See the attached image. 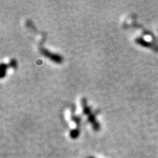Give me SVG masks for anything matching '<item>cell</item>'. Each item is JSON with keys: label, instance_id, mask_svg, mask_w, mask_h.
<instances>
[{"label": "cell", "instance_id": "8992f818", "mask_svg": "<svg viewBox=\"0 0 158 158\" xmlns=\"http://www.w3.org/2000/svg\"><path fill=\"white\" fill-rule=\"evenodd\" d=\"M83 113L86 115H90V113H91V110L89 108L88 106H86V105L83 104Z\"/></svg>", "mask_w": 158, "mask_h": 158}, {"label": "cell", "instance_id": "5b68a950", "mask_svg": "<svg viewBox=\"0 0 158 158\" xmlns=\"http://www.w3.org/2000/svg\"><path fill=\"white\" fill-rule=\"evenodd\" d=\"M6 68H7V65H5V64H4V63L1 64V67H0V69H1V78H3V77L4 76V75H5Z\"/></svg>", "mask_w": 158, "mask_h": 158}, {"label": "cell", "instance_id": "6da1fadb", "mask_svg": "<svg viewBox=\"0 0 158 158\" xmlns=\"http://www.w3.org/2000/svg\"><path fill=\"white\" fill-rule=\"evenodd\" d=\"M42 54L45 56V57H48L49 59H51L54 62H57V63H60V62H62V57H61L60 55H58V54H53V53L49 52L48 51L45 50V49H42Z\"/></svg>", "mask_w": 158, "mask_h": 158}, {"label": "cell", "instance_id": "7a4b0ae2", "mask_svg": "<svg viewBox=\"0 0 158 158\" xmlns=\"http://www.w3.org/2000/svg\"><path fill=\"white\" fill-rule=\"evenodd\" d=\"M136 42L140 45H141L142 46H144V47H148V48H151V43L148 42L147 41L145 40L144 39H143L142 37H138V38L136 39Z\"/></svg>", "mask_w": 158, "mask_h": 158}, {"label": "cell", "instance_id": "52a82bcc", "mask_svg": "<svg viewBox=\"0 0 158 158\" xmlns=\"http://www.w3.org/2000/svg\"><path fill=\"white\" fill-rule=\"evenodd\" d=\"M16 62L15 60H12L10 61V65L13 66V67H16Z\"/></svg>", "mask_w": 158, "mask_h": 158}, {"label": "cell", "instance_id": "ba28073f", "mask_svg": "<svg viewBox=\"0 0 158 158\" xmlns=\"http://www.w3.org/2000/svg\"><path fill=\"white\" fill-rule=\"evenodd\" d=\"M88 158H95V157H88Z\"/></svg>", "mask_w": 158, "mask_h": 158}, {"label": "cell", "instance_id": "3957f363", "mask_svg": "<svg viewBox=\"0 0 158 158\" xmlns=\"http://www.w3.org/2000/svg\"><path fill=\"white\" fill-rule=\"evenodd\" d=\"M89 121H90V122L92 123V124L93 125L94 128H95V130H98L99 129V124H98V122H97V121L95 120V116L94 115H89Z\"/></svg>", "mask_w": 158, "mask_h": 158}, {"label": "cell", "instance_id": "277c9868", "mask_svg": "<svg viewBox=\"0 0 158 158\" xmlns=\"http://www.w3.org/2000/svg\"><path fill=\"white\" fill-rule=\"evenodd\" d=\"M70 137H71L72 138H73V139L74 138H78L79 136V130L78 129H75L70 132Z\"/></svg>", "mask_w": 158, "mask_h": 158}]
</instances>
